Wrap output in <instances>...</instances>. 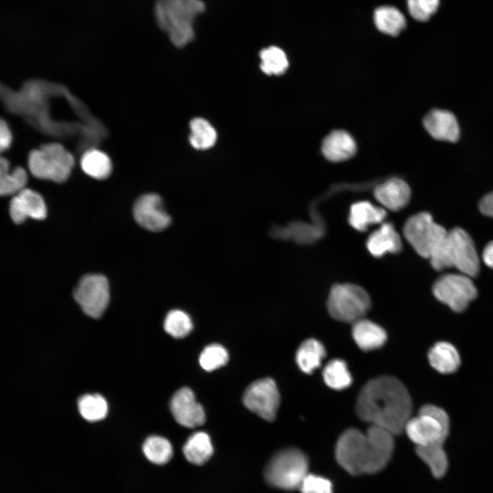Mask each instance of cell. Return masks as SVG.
Segmentation results:
<instances>
[{
  "instance_id": "1",
  "label": "cell",
  "mask_w": 493,
  "mask_h": 493,
  "mask_svg": "<svg viewBox=\"0 0 493 493\" xmlns=\"http://www.w3.org/2000/svg\"><path fill=\"white\" fill-rule=\"evenodd\" d=\"M412 401L405 386L396 378L383 375L368 381L356 402L358 417L393 435L404 431L411 417Z\"/></svg>"
},
{
  "instance_id": "2",
  "label": "cell",
  "mask_w": 493,
  "mask_h": 493,
  "mask_svg": "<svg viewBox=\"0 0 493 493\" xmlns=\"http://www.w3.org/2000/svg\"><path fill=\"white\" fill-rule=\"evenodd\" d=\"M394 447V435L370 425L366 433L348 429L339 437L335 449L338 464L349 474H372L389 462Z\"/></svg>"
},
{
  "instance_id": "3",
  "label": "cell",
  "mask_w": 493,
  "mask_h": 493,
  "mask_svg": "<svg viewBox=\"0 0 493 493\" xmlns=\"http://www.w3.org/2000/svg\"><path fill=\"white\" fill-rule=\"evenodd\" d=\"M154 10L160 29L174 45L183 47L194 38V21L205 5L201 0H157Z\"/></svg>"
},
{
  "instance_id": "4",
  "label": "cell",
  "mask_w": 493,
  "mask_h": 493,
  "mask_svg": "<svg viewBox=\"0 0 493 493\" xmlns=\"http://www.w3.org/2000/svg\"><path fill=\"white\" fill-rule=\"evenodd\" d=\"M429 259L432 267L438 271L455 267L459 273L475 277L480 269L479 257L473 240L459 227L447 232L443 242Z\"/></svg>"
},
{
  "instance_id": "5",
  "label": "cell",
  "mask_w": 493,
  "mask_h": 493,
  "mask_svg": "<svg viewBox=\"0 0 493 493\" xmlns=\"http://www.w3.org/2000/svg\"><path fill=\"white\" fill-rule=\"evenodd\" d=\"M73 165V155L56 142L45 144L28 155V167L34 177L57 183L68 179Z\"/></svg>"
},
{
  "instance_id": "6",
  "label": "cell",
  "mask_w": 493,
  "mask_h": 493,
  "mask_svg": "<svg viewBox=\"0 0 493 493\" xmlns=\"http://www.w3.org/2000/svg\"><path fill=\"white\" fill-rule=\"evenodd\" d=\"M446 412L438 406H422L417 416L410 417L404 431L416 446L444 444L449 432Z\"/></svg>"
},
{
  "instance_id": "7",
  "label": "cell",
  "mask_w": 493,
  "mask_h": 493,
  "mask_svg": "<svg viewBox=\"0 0 493 493\" xmlns=\"http://www.w3.org/2000/svg\"><path fill=\"white\" fill-rule=\"evenodd\" d=\"M308 474L305 455L298 449L289 448L273 457L265 469L264 476L270 485L292 490L299 488Z\"/></svg>"
},
{
  "instance_id": "8",
  "label": "cell",
  "mask_w": 493,
  "mask_h": 493,
  "mask_svg": "<svg viewBox=\"0 0 493 493\" xmlns=\"http://www.w3.org/2000/svg\"><path fill=\"white\" fill-rule=\"evenodd\" d=\"M370 307V297L359 286L340 283L331 289L327 309L331 316L337 320L353 323L364 318Z\"/></svg>"
},
{
  "instance_id": "9",
  "label": "cell",
  "mask_w": 493,
  "mask_h": 493,
  "mask_svg": "<svg viewBox=\"0 0 493 493\" xmlns=\"http://www.w3.org/2000/svg\"><path fill=\"white\" fill-rule=\"evenodd\" d=\"M403 231L415 251L428 259L443 242L448 232L427 212H420L409 218Z\"/></svg>"
},
{
  "instance_id": "10",
  "label": "cell",
  "mask_w": 493,
  "mask_h": 493,
  "mask_svg": "<svg viewBox=\"0 0 493 493\" xmlns=\"http://www.w3.org/2000/svg\"><path fill=\"white\" fill-rule=\"evenodd\" d=\"M433 293L453 311L462 312L476 298L477 290L472 277L461 273H447L435 281Z\"/></svg>"
},
{
  "instance_id": "11",
  "label": "cell",
  "mask_w": 493,
  "mask_h": 493,
  "mask_svg": "<svg viewBox=\"0 0 493 493\" xmlns=\"http://www.w3.org/2000/svg\"><path fill=\"white\" fill-rule=\"evenodd\" d=\"M73 296L85 314L92 318H99L110 301L108 281L102 275H84L74 290Z\"/></svg>"
},
{
  "instance_id": "12",
  "label": "cell",
  "mask_w": 493,
  "mask_h": 493,
  "mask_svg": "<svg viewBox=\"0 0 493 493\" xmlns=\"http://www.w3.org/2000/svg\"><path fill=\"white\" fill-rule=\"evenodd\" d=\"M245 407L267 421L275 420L280 403V395L275 382L270 378L257 380L245 390Z\"/></svg>"
},
{
  "instance_id": "13",
  "label": "cell",
  "mask_w": 493,
  "mask_h": 493,
  "mask_svg": "<svg viewBox=\"0 0 493 493\" xmlns=\"http://www.w3.org/2000/svg\"><path fill=\"white\" fill-rule=\"evenodd\" d=\"M134 216L140 226L154 231L165 229L170 223L161 198L155 194H147L139 197L134 206Z\"/></svg>"
},
{
  "instance_id": "14",
  "label": "cell",
  "mask_w": 493,
  "mask_h": 493,
  "mask_svg": "<svg viewBox=\"0 0 493 493\" xmlns=\"http://www.w3.org/2000/svg\"><path fill=\"white\" fill-rule=\"evenodd\" d=\"M170 409L175 420L181 425L192 428L203 425L205 414L201 405L188 388L177 390L170 401Z\"/></svg>"
},
{
  "instance_id": "15",
  "label": "cell",
  "mask_w": 493,
  "mask_h": 493,
  "mask_svg": "<svg viewBox=\"0 0 493 493\" xmlns=\"http://www.w3.org/2000/svg\"><path fill=\"white\" fill-rule=\"evenodd\" d=\"M9 210L16 224L23 223L27 218L42 220L47 216V207L42 196L26 187L13 195Z\"/></svg>"
},
{
  "instance_id": "16",
  "label": "cell",
  "mask_w": 493,
  "mask_h": 493,
  "mask_svg": "<svg viewBox=\"0 0 493 493\" xmlns=\"http://www.w3.org/2000/svg\"><path fill=\"white\" fill-rule=\"evenodd\" d=\"M427 131L435 139L456 142L460 136V128L455 116L450 111L435 109L423 119Z\"/></svg>"
},
{
  "instance_id": "17",
  "label": "cell",
  "mask_w": 493,
  "mask_h": 493,
  "mask_svg": "<svg viewBox=\"0 0 493 493\" xmlns=\"http://www.w3.org/2000/svg\"><path fill=\"white\" fill-rule=\"evenodd\" d=\"M374 195L383 207L399 211L409 203L411 190L403 179L392 178L378 185L374 190Z\"/></svg>"
},
{
  "instance_id": "18",
  "label": "cell",
  "mask_w": 493,
  "mask_h": 493,
  "mask_svg": "<svg viewBox=\"0 0 493 493\" xmlns=\"http://www.w3.org/2000/svg\"><path fill=\"white\" fill-rule=\"evenodd\" d=\"M366 246L371 255L379 257L386 253L399 252L402 248V242L392 224L383 223L369 236Z\"/></svg>"
},
{
  "instance_id": "19",
  "label": "cell",
  "mask_w": 493,
  "mask_h": 493,
  "mask_svg": "<svg viewBox=\"0 0 493 493\" xmlns=\"http://www.w3.org/2000/svg\"><path fill=\"white\" fill-rule=\"evenodd\" d=\"M322 152L326 159L331 162L345 161L356 152V143L347 131L336 130L323 140Z\"/></svg>"
},
{
  "instance_id": "20",
  "label": "cell",
  "mask_w": 493,
  "mask_h": 493,
  "mask_svg": "<svg viewBox=\"0 0 493 493\" xmlns=\"http://www.w3.org/2000/svg\"><path fill=\"white\" fill-rule=\"evenodd\" d=\"M352 336L357 345L365 351L380 348L387 340L381 327L364 318L353 323Z\"/></svg>"
},
{
  "instance_id": "21",
  "label": "cell",
  "mask_w": 493,
  "mask_h": 493,
  "mask_svg": "<svg viewBox=\"0 0 493 493\" xmlns=\"http://www.w3.org/2000/svg\"><path fill=\"white\" fill-rule=\"evenodd\" d=\"M385 216L384 208L368 201H359L351 205L349 223L355 229L364 231L370 225L382 223Z\"/></svg>"
},
{
  "instance_id": "22",
  "label": "cell",
  "mask_w": 493,
  "mask_h": 493,
  "mask_svg": "<svg viewBox=\"0 0 493 493\" xmlns=\"http://www.w3.org/2000/svg\"><path fill=\"white\" fill-rule=\"evenodd\" d=\"M428 358L431 366L442 374L455 372L461 363L457 350L446 342H439L434 344L428 353Z\"/></svg>"
},
{
  "instance_id": "23",
  "label": "cell",
  "mask_w": 493,
  "mask_h": 493,
  "mask_svg": "<svg viewBox=\"0 0 493 493\" xmlns=\"http://www.w3.org/2000/svg\"><path fill=\"white\" fill-rule=\"evenodd\" d=\"M214 452L210 436L205 432H195L191 435L183 446L186 460L195 465L206 462Z\"/></svg>"
},
{
  "instance_id": "24",
  "label": "cell",
  "mask_w": 493,
  "mask_h": 493,
  "mask_svg": "<svg viewBox=\"0 0 493 493\" xmlns=\"http://www.w3.org/2000/svg\"><path fill=\"white\" fill-rule=\"evenodd\" d=\"M326 355L323 344L313 338L305 340L299 347L296 353V361L299 368L305 373L309 374L318 368Z\"/></svg>"
},
{
  "instance_id": "25",
  "label": "cell",
  "mask_w": 493,
  "mask_h": 493,
  "mask_svg": "<svg viewBox=\"0 0 493 493\" xmlns=\"http://www.w3.org/2000/svg\"><path fill=\"white\" fill-rule=\"evenodd\" d=\"M27 182L26 170L21 166L10 170L9 161L0 155V196L14 195L25 188Z\"/></svg>"
},
{
  "instance_id": "26",
  "label": "cell",
  "mask_w": 493,
  "mask_h": 493,
  "mask_svg": "<svg viewBox=\"0 0 493 493\" xmlns=\"http://www.w3.org/2000/svg\"><path fill=\"white\" fill-rule=\"evenodd\" d=\"M377 28L382 33L394 36L405 27L406 19L400 10L392 6H381L374 12Z\"/></svg>"
},
{
  "instance_id": "27",
  "label": "cell",
  "mask_w": 493,
  "mask_h": 493,
  "mask_svg": "<svg viewBox=\"0 0 493 493\" xmlns=\"http://www.w3.org/2000/svg\"><path fill=\"white\" fill-rule=\"evenodd\" d=\"M80 164L86 174L97 179H105L112 170V163L108 155L95 149H90L83 154Z\"/></svg>"
},
{
  "instance_id": "28",
  "label": "cell",
  "mask_w": 493,
  "mask_h": 493,
  "mask_svg": "<svg viewBox=\"0 0 493 493\" xmlns=\"http://www.w3.org/2000/svg\"><path fill=\"white\" fill-rule=\"evenodd\" d=\"M142 452L151 464L163 466L171 459L173 448L166 438L160 435H151L144 440Z\"/></svg>"
},
{
  "instance_id": "29",
  "label": "cell",
  "mask_w": 493,
  "mask_h": 493,
  "mask_svg": "<svg viewBox=\"0 0 493 493\" xmlns=\"http://www.w3.org/2000/svg\"><path fill=\"white\" fill-rule=\"evenodd\" d=\"M416 451L435 478L444 477L447 471L448 462L443 444L416 446Z\"/></svg>"
},
{
  "instance_id": "30",
  "label": "cell",
  "mask_w": 493,
  "mask_h": 493,
  "mask_svg": "<svg viewBox=\"0 0 493 493\" xmlns=\"http://www.w3.org/2000/svg\"><path fill=\"white\" fill-rule=\"evenodd\" d=\"M190 128L189 141L194 149L204 150L214 145L217 134L207 121L202 118H195L190 121Z\"/></svg>"
},
{
  "instance_id": "31",
  "label": "cell",
  "mask_w": 493,
  "mask_h": 493,
  "mask_svg": "<svg viewBox=\"0 0 493 493\" xmlns=\"http://www.w3.org/2000/svg\"><path fill=\"white\" fill-rule=\"evenodd\" d=\"M323 376L325 383L333 390L347 388L352 383V377L346 362L340 359L330 361L324 368Z\"/></svg>"
},
{
  "instance_id": "32",
  "label": "cell",
  "mask_w": 493,
  "mask_h": 493,
  "mask_svg": "<svg viewBox=\"0 0 493 493\" xmlns=\"http://www.w3.org/2000/svg\"><path fill=\"white\" fill-rule=\"evenodd\" d=\"M78 409L81 416L90 422L103 419L108 412L106 400L98 394L81 396L78 400Z\"/></svg>"
},
{
  "instance_id": "33",
  "label": "cell",
  "mask_w": 493,
  "mask_h": 493,
  "mask_svg": "<svg viewBox=\"0 0 493 493\" xmlns=\"http://www.w3.org/2000/svg\"><path fill=\"white\" fill-rule=\"evenodd\" d=\"M262 71L269 75H279L288 67V61L284 51L280 48L271 46L264 49L260 53Z\"/></svg>"
},
{
  "instance_id": "34",
  "label": "cell",
  "mask_w": 493,
  "mask_h": 493,
  "mask_svg": "<svg viewBox=\"0 0 493 493\" xmlns=\"http://www.w3.org/2000/svg\"><path fill=\"white\" fill-rule=\"evenodd\" d=\"M165 331L175 338H181L188 335L192 329L190 317L179 309L170 311L164 322Z\"/></svg>"
},
{
  "instance_id": "35",
  "label": "cell",
  "mask_w": 493,
  "mask_h": 493,
  "mask_svg": "<svg viewBox=\"0 0 493 493\" xmlns=\"http://www.w3.org/2000/svg\"><path fill=\"white\" fill-rule=\"evenodd\" d=\"M229 355L224 346L219 344H212L202 351L199 357L201 366L207 371H212L225 365Z\"/></svg>"
},
{
  "instance_id": "36",
  "label": "cell",
  "mask_w": 493,
  "mask_h": 493,
  "mask_svg": "<svg viewBox=\"0 0 493 493\" xmlns=\"http://www.w3.org/2000/svg\"><path fill=\"white\" fill-rule=\"evenodd\" d=\"M440 0H407L411 16L417 21H427L438 10Z\"/></svg>"
},
{
  "instance_id": "37",
  "label": "cell",
  "mask_w": 493,
  "mask_h": 493,
  "mask_svg": "<svg viewBox=\"0 0 493 493\" xmlns=\"http://www.w3.org/2000/svg\"><path fill=\"white\" fill-rule=\"evenodd\" d=\"M299 489L302 493H333L331 482L323 477L308 474Z\"/></svg>"
},
{
  "instance_id": "38",
  "label": "cell",
  "mask_w": 493,
  "mask_h": 493,
  "mask_svg": "<svg viewBox=\"0 0 493 493\" xmlns=\"http://www.w3.org/2000/svg\"><path fill=\"white\" fill-rule=\"evenodd\" d=\"M12 140V135L8 125L0 118V155L10 147Z\"/></svg>"
},
{
  "instance_id": "39",
  "label": "cell",
  "mask_w": 493,
  "mask_h": 493,
  "mask_svg": "<svg viewBox=\"0 0 493 493\" xmlns=\"http://www.w3.org/2000/svg\"><path fill=\"white\" fill-rule=\"evenodd\" d=\"M479 208L483 214L493 218V191L485 194L481 199Z\"/></svg>"
},
{
  "instance_id": "40",
  "label": "cell",
  "mask_w": 493,
  "mask_h": 493,
  "mask_svg": "<svg viewBox=\"0 0 493 493\" xmlns=\"http://www.w3.org/2000/svg\"><path fill=\"white\" fill-rule=\"evenodd\" d=\"M482 257L485 265L493 269V241L486 244L483 251Z\"/></svg>"
}]
</instances>
